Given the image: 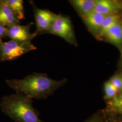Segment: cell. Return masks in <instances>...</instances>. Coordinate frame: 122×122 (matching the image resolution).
<instances>
[{
    "label": "cell",
    "instance_id": "1",
    "mask_svg": "<svg viewBox=\"0 0 122 122\" xmlns=\"http://www.w3.org/2000/svg\"><path fill=\"white\" fill-rule=\"evenodd\" d=\"M66 81V79L53 80L45 73L34 72L21 79L7 80L5 82L16 93L37 100H44L52 94Z\"/></svg>",
    "mask_w": 122,
    "mask_h": 122
},
{
    "label": "cell",
    "instance_id": "2",
    "mask_svg": "<svg viewBox=\"0 0 122 122\" xmlns=\"http://www.w3.org/2000/svg\"><path fill=\"white\" fill-rule=\"evenodd\" d=\"M2 111L15 122H45L41 119L38 110L33 105V99L16 93L2 99Z\"/></svg>",
    "mask_w": 122,
    "mask_h": 122
},
{
    "label": "cell",
    "instance_id": "3",
    "mask_svg": "<svg viewBox=\"0 0 122 122\" xmlns=\"http://www.w3.org/2000/svg\"><path fill=\"white\" fill-rule=\"evenodd\" d=\"M37 48L31 42H21L10 39L0 41V61H13Z\"/></svg>",
    "mask_w": 122,
    "mask_h": 122
},
{
    "label": "cell",
    "instance_id": "4",
    "mask_svg": "<svg viewBox=\"0 0 122 122\" xmlns=\"http://www.w3.org/2000/svg\"><path fill=\"white\" fill-rule=\"evenodd\" d=\"M47 34L57 35L69 44L77 45L72 24L67 16L57 14Z\"/></svg>",
    "mask_w": 122,
    "mask_h": 122
},
{
    "label": "cell",
    "instance_id": "5",
    "mask_svg": "<svg viewBox=\"0 0 122 122\" xmlns=\"http://www.w3.org/2000/svg\"><path fill=\"white\" fill-rule=\"evenodd\" d=\"M34 11L37 35L47 34L57 14L46 9H39L32 5Z\"/></svg>",
    "mask_w": 122,
    "mask_h": 122
},
{
    "label": "cell",
    "instance_id": "6",
    "mask_svg": "<svg viewBox=\"0 0 122 122\" xmlns=\"http://www.w3.org/2000/svg\"><path fill=\"white\" fill-rule=\"evenodd\" d=\"M32 23L27 25L15 24L7 27V37L10 39L21 42H31L37 35L31 33L30 27Z\"/></svg>",
    "mask_w": 122,
    "mask_h": 122
},
{
    "label": "cell",
    "instance_id": "7",
    "mask_svg": "<svg viewBox=\"0 0 122 122\" xmlns=\"http://www.w3.org/2000/svg\"><path fill=\"white\" fill-rule=\"evenodd\" d=\"M93 11L105 16L115 14L122 9L121 3L113 0H95Z\"/></svg>",
    "mask_w": 122,
    "mask_h": 122
},
{
    "label": "cell",
    "instance_id": "8",
    "mask_svg": "<svg viewBox=\"0 0 122 122\" xmlns=\"http://www.w3.org/2000/svg\"><path fill=\"white\" fill-rule=\"evenodd\" d=\"M20 20L16 17L10 8L6 0H1L0 2V24L8 27L20 24Z\"/></svg>",
    "mask_w": 122,
    "mask_h": 122
},
{
    "label": "cell",
    "instance_id": "9",
    "mask_svg": "<svg viewBox=\"0 0 122 122\" xmlns=\"http://www.w3.org/2000/svg\"><path fill=\"white\" fill-rule=\"evenodd\" d=\"M105 16L102 14L93 11L82 18V19L88 28L93 33H99Z\"/></svg>",
    "mask_w": 122,
    "mask_h": 122
},
{
    "label": "cell",
    "instance_id": "10",
    "mask_svg": "<svg viewBox=\"0 0 122 122\" xmlns=\"http://www.w3.org/2000/svg\"><path fill=\"white\" fill-rule=\"evenodd\" d=\"M69 2L82 18L93 11L96 3L95 0H71Z\"/></svg>",
    "mask_w": 122,
    "mask_h": 122
},
{
    "label": "cell",
    "instance_id": "11",
    "mask_svg": "<svg viewBox=\"0 0 122 122\" xmlns=\"http://www.w3.org/2000/svg\"><path fill=\"white\" fill-rule=\"evenodd\" d=\"M104 36L111 43L117 46L122 44V33L121 25L118 23L105 33Z\"/></svg>",
    "mask_w": 122,
    "mask_h": 122
},
{
    "label": "cell",
    "instance_id": "12",
    "mask_svg": "<svg viewBox=\"0 0 122 122\" xmlns=\"http://www.w3.org/2000/svg\"><path fill=\"white\" fill-rule=\"evenodd\" d=\"M16 17L20 21L25 19L24 1L22 0H6Z\"/></svg>",
    "mask_w": 122,
    "mask_h": 122
},
{
    "label": "cell",
    "instance_id": "13",
    "mask_svg": "<svg viewBox=\"0 0 122 122\" xmlns=\"http://www.w3.org/2000/svg\"><path fill=\"white\" fill-rule=\"evenodd\" d=\"M119 16L117 14L105 16L103 20L100 30L99 33L100 36H104L105 33L109 28L119 23Z\"/></svg>",
    "mask_w": 122,
    "mask_h": 122
},
{
    "label": "cell",
    "instance_id": "14",
    "mask_svg": "<svg viewBox=\"0 0 122 122\" xmlns=\"http://www.w3.org/2000/svg\"><path fill=\"white\" fill-rule=\"evenodd\" d=\"M105 96L107 100H112L117 95L118 91L113 87V86L108 81L105 82L104 84Z\"/></svg>",
    "mask_w": 122,
    "mask_h": 122
},
{
    "label": "cell",
    "instance_id": "15",
    "mask_svg": "<svg viewBox=\"0 0 122 122\" xmlns=\"http://www.w3.org/2000/svg\"><path fill=\"white\" fill-rule=\"evenodd\" d=\"M111 106L115 109H120L122 108V93L117 95L110 101Z\"/></svg>",
    "mask_w": 122,
    "mask_h": 122
},
{
    "label": "cell",
    "instance_id": "16",
    "mask_svg": "<svg viewBox=\"0 0 122 122\" xmlns=\"http://www.w3.org/2000/svg\"><path fill=\"white\" fill-rule=\"evenodd\" d=\"M109 81L118 92L122 90V79L121 76H114Z\"/></svg>",
    "mask_w": 122,
    "mask_h": 122
},
{
    "label": "cell",
    "instance_id": "17",
    "mask_svg": "<svg viewBox=\"0 0 122 122\" xmlns=\"http://www.w3.org/2000/svg\"><path fill=\"white\" fill-rule=\"evenodd\" d=\"M7 37V27L0 24V41Z\"/></svg>",
    "mask_w": 122,
    "mask_h": 122
},
{
    "label": "cell",
    "instance_id": "18",
    "mask_svg": "<svg viewBox=\"0 0 122 122\" xmlns=\"http://www.w3.org/2000/svg\"><path fill=\"white\" fill-rule=\"evenodd\" d=\"M84 122H101V121H100V118H97L96 116H94L92 118H90Z\"/></svg>",
    "mask_w": 122,
    "mask_h": 122
},
{
    "label": "cell",
    "instance_id": "19",
    "mask_svg": "<svg viewBox=\"0 0 122 122\" xmlns=\"http://www.w3.org/2000/svg\"><path fill=\"white\" fill-rule=\"evenodd\" d=\"M118 111H119V113H121V114L122 115V108H120V109H118Z\"/></svg>",
    "mask_w": 122,
    "mask_h": 122
},
{
    "label": "cell",
    "instance_id": "20",
    "mask_svg": "<svg viewBox=\"0 0 122 122\" xmlns=\"http://www.w3.org/2000/svg\"><path fill=\"white\" fill-rule=\"evenodd\" d=\"M121 30H122V25H121Z\"/></svg>",
    "mask_w": 122,
    "mask_h": 122
},
{
    "label": "cell",
    "instance_id": "21",
    "mask_svg": "<svg viewBox=\"0 0 122 122\" xmlns=\"http://www.w3.org/2000/svg\"><path fill=\"white\" fill-rule=\"evenodd\" d=\"M109 122H114V121H110Z\"/></svg>",
    "mask_w": 122,
    "mask_h": 122
},
{
    "label": "cell",
    "instance_id": "22",
    "mask_svg": "<svg viewBox=\"0 0 122 122\" xmlns=\"http://www.w3.org/2000/svg\"><path fill=\"white\" fill-rule=\"evenodd\" d=\"M121 78H122V76H121Z\"/></svg>",
    "mask_w": 122,
    "mask_h": 122
},
{
    "label": "cell",
    "instance_id": "23",
    "mask_svg": "<svg viewBox=\"0 0 122 122\" xmlns=\"http://www.w3.org/2000/svg\"><path fill=\"white\" fill-rule=\"evenodd\" d=\"M0 1H1V0H0Z\"/></svg>",
    "mask_w": 122,
    "mask_h": 122
}]
</instances>
